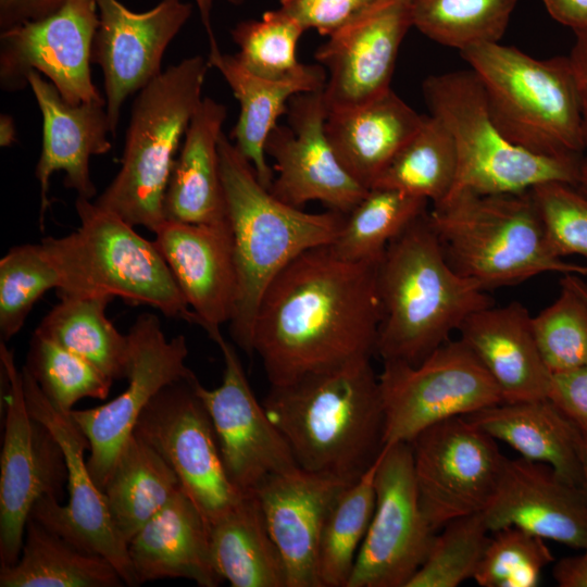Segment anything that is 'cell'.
<instances>
[{"label":"cell","instance_id":"cell-1","mask_svg":"<svg viewBox=\"0 0 587 587\" xmlns=\"http://www.w3.org/2000/svg\"><path fill=\"white\" fill-rule=\"evenodd\" d=\"M378 261H347L329 245L320 246L274 277L261 298L252 339L271 386L375 354Z\"/></svg>","mask_w":587,"mask_h":587},{"label":"cell","instance_id":"cell-2","mask_svg":"<svg viewBox=\"0 0 587 587\" xmlns=\"http://www.w3.org/2000/svg\"><path fill=\"white\" fill-rule=\"evenodd\" d=\"M262 404L304 471L351 484L384 449L385 415L371 359L271 386Z\"/></svg>","mask_w":587,"mask_h":587},{"label":"cell","instance_id":"cell-3","mask_svg":"<svg viewBox=\"0 0 587 587\" xmlns=\"http://www.w3.org/2000/svg\"><path fill=\"white\" fill-rule=\"evenodd\" d=\"M427 212L389 242L377 263L382 317L375 354L384 362L421 363L471 314L495 304L450 266Z\"/></svg>","mask_w":587,"mask_h":587},{"label":"cell","instance_id":"cell-4","mask_svg":"<svg viewBox=\"0 0 587 587\" xmlns=\"http://www.w3.org/2000/svg\"><path fill=\"white\" fill-rule=\"evenodd\" d=\"M218 155L238 280L229 333L252 355L254 320L270 283L305 250L332 245L346 214L308 213L276 198L224 133Z\"/></svg>","mask_w":587,"mask_h":587},{"label":"cell","instance_id":"cell-5","mask_svg":"<svg viewBox=\"0 0 587 587\" xmlns=\"http://www.w3.org/2000/svg\"><path fill=\"white\" fill-rule=\"evenodd\" d=\"M427 218L450 266L486 291L544 273L587 276V265L552 251L530 190L462 192L433 204Z\"/></svg>","mask_w":587,"mask_h":587},{"label":"cell","instance_id":"cell-6","mask_svg":"<svg viewBox=\"0 0 587 587\" xmlns=\"http://www.w3.org/2000/svg\"><path fill=\"white\" fill-rule=\"evenodd\" d=\"M479 77L492 120L513 145L534 154L582 159L580 105L567 57L535 59L512 46L460 51Z\"/></svg>","mask_w":587,"mask_h":587},{"label":"cell","instance_id":"cell-7","mask_svg":"<svg viewBox=\"0 0 587 587\" xmlns=\"http://www.w3.org/2000/svg\"><path fill=\"white\" fill-rule=\"evenodd\" d=\"M209 61L201 55L171 65L140 89L132 107L121 168L93 201L133 226L155 232L175 154L199 108Z\"/></svg>","mask_w":587,"mask_h":587},{"label":"cell","instance_id":"cell-8","mask_svg":"<svg viewBox=\"0 0 587 587\" xmlns=\"http://www.w3.org/2000/svg\"><path fill=\"white\" fill-rule=\"evenodd\" d=\"M75 210V232L40 242L61 278L57 294H105L197 324L154 241L90 199L77 197Z\"/></svg>","mask_w":587,"mask_h":587},{"label":"cell","instance_id":"cell-9","mask_svg":"<svg viewBox=\"0 0 587 587\" xmlns=\"http://www.w3.org/2000/svg\"><path fill=\"white\" fill-rule=\"evenodd\" d=\"M422 91L430 115L446 127L457 151L455 179L445 199L462 192H522L549 182L576 186L582 159L537 155L510 142L495 124L472 68L430 75Z\"/></svg>","mask_w":587,"mask_h":587},{"label":"cell","instance_id":"cell-10","mask_svg":"<svg viewBox=\"0 0 587 587\" xmlns=\"http://www.w3.org/2000/svg\"><path fill=\"white\" fill-rule=\"evenodd\" d=\"M384 447L410 442L441 421L503 402L492 377L461 340H448L416 365L385 361L378 375Z\"/></svg>","mask_w":587,"mask_h":587},{"label":"cell","instance_id":"cell-11","mask_svg":"<svg viewBox=\"0 0 587 587\" xmlns=\"http://www.w3.org/2000/svg\"><path fill=\"white\" fill-rule=\"evenodd\" d=\"M0 362L5 384L1 401L5 415L0 461V566H8L21 555L34 504L45 496L61 500L67 466L55 437L30 414L22 373L2 340Z\"/></svg>","mask_w":587,"mask_h":587},{"label":"cell","instance_id":"cell-12","mask_svg":"<svg viewBox=\"0 0 587 587\" xmlns=\"http://www.w3.org/2000/svg\"><path fill=\"white\" fill-rule=\"evenodd\" d=\"M197 379L193 373L162 388L134 432L173 469L209 527L246 495L225 472L212 420L195 389Z\"/></svg>","mask_w":587,"mask_h":587},{"label":"cell","instance_id":"cell-13","mask_svg":"<svg viewBox=\"0 0 587 587\" xmlns=\"http://www.w3.org/2000/svg\"><path fill=\"white\" fill-rule=\"evenodd\" d=\"M420 505L436 532L484 510L497 489L505 457L497 440L466 416L451 417L410 442Z\"/></svg>","mask_w":587,"mask_h":587},{"label":"cell","instance_id":"cell-14","mask_svg":"<svg viewBox=\"0 0 587 587\" xmlns=\"http://www.w3.org/2000/svg\"><path fill=\"white\" fill-rule=\"evenodd\" d=\"M375 490L374 513L347 587H407L436 535L420 505L409 442L384 447Z\"/></svg>","mask_w":587,"mask_h":587},{"label":"cell","instance_id":"cell-15","mask_svg":"<svg viewBox=\"0 0 587 587\" xmlns=\"http://www.w3.org/2000/svg\"><path fill=\"white\" fill-rule=\"evenodd\" d=\"M22 382L27 408L60 444L67 466L68 502L45 496L33 507L30 516L77 547L104 557L127 586H137L128 544L117 532L103 491L95 483L84 459L89 442L70 413L58 410L23 366Z\"/></svg>","mask_w":587,"mask_h":587},{"label":"cell","instance_id":"cell-16","mask_svg":"<svg viewBox=\"0 0 587 587\" xmlns=\"http://www.w3.org/2000/svg\"><path fill=\"white\" fill-rule=\"evenodd\" d=\"M128 336L132 365L126 389L105 404L70 412L89 442L87 465L101 490L143 409L162 388L193 374L186 365L185 336L166 339L155 314L138 315Z\"/></svg>","mask_w":587,"mask_h":587},{"label":"cell","instance_id":"cell-17","mask_svg":"<svg viewBox=\"0 0 587 587\" xmlns=\"http://www.w3.org/2000/svg\"><path fill=\"white\" fill-rule=\"evenodd\" d=\"M99 24L97 0H67L53 14L0 34V87L16 92L32 71L46 75L72 104L103 102L91 78V49Z\"/></svg>","mask_w":587,"mask_h":587},{"label":"cell","instance_id":"cell-18","mask_svg":"<svg viewBox=\"0 0 587 587\" xmlns=\"http://www.w3.org/2000/svg\"><path fill=\"white\" fill-rule=\"evenodd\" d=\"M323 90L299 92L287 108V125H276L265 141L276 177L268 189L295 208L320 201L328 210L348 214L366 195L341 165L326 136L328 110Z\"/></svg>","mask_w":587,"mask_h":587},{"label":"cell","instance_id":"cell-19","mask_svg":"<svg viewBox=\"0 0 587 587\" xmlns=\"http://www.w3.org/2000/svg\"><path fill=\"white\" fill-rule=\"evenodd\" d=\"M224 359L222 384L195 389L212 420L225 472L230 483L249 495L268 476L299 469L279 429L253 395L235 348L216 341Z\"/></svg>","mask_w":587,"mask_h":587},{"label":"cell","instance_id":"cell-20","mask_svg":"<svg viewBox=\"0 0 587 587\" xmlns=\"http://www.w3.org/2000/svg\"><path fill=\"white\" fill-rule=\"evenodd\" d=\"M97 4L91 62L103 73L105 110L115 136L124 101L162 73L163 54L190 17L192 5L160 0L148 11L134 12L118 0H97Z\"/></svg>","mask_w":587,"mask_h":587},{"label":"cell","instance_id":"cell-21","mask_svg":"<svg viewBox=\"0 0 587 587\" xmlns=\"http://www.w3.org/2000/svg\"><path fill=\"white\" fill-rule=\"evenodd\" d=\"M413 26L411 0H384L328 37L314 58L328 71V112L361 105L390 89L400 45Z\"/></svg>","mask_w":587,"mask_h":587},{"label":"cell","instance_id":"cell-22","mask_svg":"<svg viewBox=\"0 0 587 587\" xmlns=\"http://www.w3.org/2000/svg\"><path fill=\"white\" fill-rule=\"evenodd\" d=\"M154 243L166 261L197 325L216 342L237 296V270L228 220L217 224L164 221Z\"/></svg>","mask_w":587,"mask_h":587},{"label":"cell","instance_id":"cell-23","mask_svg":"<svg viewBox=\"0 0 587 587\" xmlns=\"http://www.w3.org/2000/svg\"><path fill=\"white\" fill-rule=\"evenodd\" d=\"M483 514L490 532L516 526L545 540L587 550V495L546 464L507 458Z\"/></svg>","mask_w":587,"mask_h":587},{"label":"cell","instance_id":"cell-24","mask_svg":"<svg viewBox=\"0 0 587 587\" xmlns=\"http://www.w3.org/2000/svg\"><path fill=\"white\" fill-rule=\"evenodd\" d=\"M346 485L299 467L266 477L252 492L284 561L287 587H320L317 554L323 524Z\"/></svg>","mask_w":587,"mask_h":587},{"label":"cell","instance_id":"cell-25","mask_svg":"<svg viewBox=\"0 0 587 587\" xmlns=\"http://www.w3.org/2000/svg\"><path fill=\"white\" fill-rule=\"evenodd\" d=\"M28 84L42 115V147L35 172L40 185L42 228L45 212L50 205V177L54 172H64L65 187L75 190L77 197L91 200L96 196L89 161L92 155L111 150V130L105 103L72 104L35 70L28 76Z\"/></svg>","mask_w":587,"mask_h":587},{"label":"cell","instance_id":"cell-26","mask_svg":"<svg viewBox=\"0 0 587 587\" xmlns=\"http://www.w3.org/2000/svg\"><path fill=\"white\" fill-rule=\"evenodd\" d=\"M532 315L519 301L488 307L461 325V340L471 349L500 389L503 402L548 398L551 372L532 328Z\"/></svg>","mask_w":587,"mask_h":587},{"label":"cell","instance_id":"cell-27","mask_svg":"<svg viewBox=\"0 0 587 587\" xmlns=\"http://www.w3.org/2000/svg\"><path fill=\"white\" fill-rule=\"evenodd\" d=\"M137 586L162 578H187L202 587L223 582L210 552L208 525L180 490L128 542Z\"/></svg>","mask_w":587,"mask_h":587},{"label":"cell","instance_id":"cell-28","mask_svg":"<svg viewBox=\"0 0 587 587\" xmlns=\"http://www.w3.org/2000/svg\"><path fill=\"white\" fill-rule=\"evenodd\" d=\"M424 120L390 88L361 105L328 112L325 132L341 165L370 189Z\"/></svg>","mask_w":587,"mask_h":587},{"label":"cell","instance_id":"cell-29","mask_svg":"<svg viewBox=\"0 0 587 587\" xmlns=\"http://www.w3.org/2000/svg\"><path fill=\"white\" fill-rule=\"evenodd\" d=\"M226 115L224 104L202 98L171 172L163 202L165 221L217 224L228 220L218 155Z\"/></svg>","mask_w":587,"mask_h":587},{"label":"cell","instance_id":"cell-30","mask_svg":"<svg viewBox=\"0 0 587 587\" xmlns=\"http://www.w3.org/2000/svg\"><path fill=\"white\" fill-rule=\"evenodd\" d=\"M466 417L521 458L546 464L562 479L580 486L582 432L550 399L501 402Z\"/></svg>","mask_w":587,"mask_h":587},{"label":"cell","instance_id":"cell-31","mask_svg":"<svg viewBox=\"0 0 587 587\" xmlns=\"http://www.w3.org/2000/svg\"><path fill=\"white\" fill-rule=\"evenodd\" d=\"M213 567L233 587H287L284 561L253 494L209 527Z\"/></svg>","mask_w":587,"mask_h":587},{"label":"cell","instance_id":"cell-32","mask_svg":"<svg viewBox=\"0 0 587 587\" xmlns=\"http://www.w3.org/2000/svg\"><path fill=\"white\" fill-rule=\"evenodd\" d=\"M180 490L173 469L136 432L121 449L102 488L112 521L127 544Z\"/></svg>","mask_w":587,"mask_h":587},{"label":"cell","instance_id":"cell-33","mask_svg":"<svg viewBox=\"0 0 587 587\" xmlns=\"http://www.w3.org/2000/svg\"><path fill=\"white\" fill-rule=\"evenodd\" d=\"M104 557L86 551L29 516L16 563L0 566V587H120Z\"/></svg>","mask_w":587,"mask_h":587},{"label":"cell","instance_id":"cell-34","mask_svg":"<svg viewBox=\"0 0 587 587\" xmlns=\"http://www.w3.org/2000/svg\"><path fill=\"white\" fill-rule=\"evenodd\" d=\"M60 302L36 333L82 357L105 376L123 379L132 365V342L105 315L114 297L105 294H57Z\"/></svg>","mask_w":587,"mask_h":587},{"label":"cell","instance_id":"cell-35","mask_svg":"<svg viewBox=\"0 0 587 587\" xmlns=\"http://www.w3.org/2000/svg\"><path fill=\"white\" fill-rule=\"evenodd\" d=\"M209 64L218 70L240 105L237 123L230 132L240 153L252 164L261 185L270 189L274 170L268 165L265 141L276 127L280 115L287 113L288 102L299 92H310L294 82H272L247 71L234 55L221 50L209 54Z\"/></svg>","mask_w":587,"mask_h":587},{"label":"cell","instance_id":"cell-36","mask_svg":"<svg viewBox=\"0 0 587 587\" xmlns=\"http://www.w3.org/2000/svg\"><path fill=\"white\" fill-rule=\"evenodd\" d=\"M304 32L282 9L265 11L260 20L241 21L232 28V39L239 48L234 57L258 77L299 83L309 91L322 90L327 80L325 68L297 59V45Z\"/></svg>","mask_w":587,"mask_h":587},{"label":"cell","instance_id":"cell-37","mask_svg":"<svg viewBox=\"0 0 587 587\" xmlns=\"http://www.w3.org/2000/svg\"><path fill=\"white\" fill-rule=\"evenodd\" d=\"M378 458L359 479L340 490L326 515L317 554L320 587L348 585L375 509Z\"/></svg>","mask_w":587,"mask_h":587},{"label":"cell","instance_id":"cell-38","mask_svg":"<svg viewBox=\"0 0 587 587\" xmlns=\"http://www.w3.org/2000/svg\"><path fill=\"white\" fill-rule=\"evenodd\" d=\"M428 200L387 187H372L346 214L330 248L347 261H378L389 242L426 213Z\"/></svg>","mask_w":587,"mask_h":587},{"label":"cell","instance_id":"cell-39","mask_svg":"<svg viewBox=\"0 0 587 587\" xmlns=\"http://www.w3.org/2000/svg\"><path fill=\"white\" fill-rule=\"evenodd\" d=\"M455 174L453 140L441 122L429 114L372 187L394 188L436 204L449 195Z\"/></svg>","mask_w":587,"mask_h":587},{"label":"cell","instance_id":"cell-40","mask_svg":"<svg viewBox=\"0 0 587 587\" xmlns=\"http://www.w3.org/2000/svg\"><path fill=\"white\" fill-rule=\"evenodd\" d=\"M517 0H411L412 24L442 46L500 42Z\"/></svg>","mask_w":587,"mask_h":587},{"label":"cell","instance_id":"cell-41","mask_svg":"<svg viewBox=\"0 0 587 587\" xmlns=\"http://www.w3.org/2000/svg\"><path fill=\"white\" fill-rule=\"evenodd\" d=\"M24 367L63 413L73 411L84 398L105 399L113 382L82 357L36 332Z\"/></svg>","mask_w":587,"mask_h":587},{"label":"cell","instance_id":"cell-42","mask_svg":"<svg viewBox=\"0 0 587 587\" xmlns=\"http://www.w3.org/2000/svg\"><path fill=\"white\" fill-rule=\"evenodd\" d=\"M407 587H457L473 578L489 544L483 512L448 522Z\"/></svg>","mask_w":587,"mask_h":587},{"label":"cell","instance_id":"cell-43","mask_svg":"<svg viewBox=\"0 0 587 587\" xmlns=\"http://www.w3.org/2000/svg\"><path fill=\"white\" fill-rule=\"evenodd\" d=\"M60 284V275L40 242L11 248L0 261L1 340L15 336L34 304Z\"/></svg>","mask_w":587,"mask_h":587},{"label":"cell","instance_id":"cell-44","mask_svg":"<svg viewBox=\"0 0 587 587\" xmlns=\"http://www.w3.org/2000/svg\"><path fill=\"white\" fill-rule=\"evenodd\" d=\"M532 328L551 374L587 364V300L565 274L560 278V295L532 317Z\"/></svg>","mask_w":587,"mask_h":587},{"label":"cell","instance_id":"cell-45","mask_svg":"<svg viewBox=\"0 0 587 587\" xmlns=\"http://www.w3.org/2000/svg\"><path fill=\"white\" fill-rule=\"evenodd\" d=\"M473 579L482 587H536L554 558L545 539L516 526L492 532Z\"/></svg>","mask_w":587,"mask_h":587},{"label":"cell","instance_id":"cell-46","mask_svg":"<svg viewBox=\"0 0 587 587\" xmlns=\"http://www.w3.org/2000/svg\"><path fill=\"white\" fill-rule=\"evenodd\" d=\"M552 251L587 258V196L576 186L549 182L530 189Z\"/></svg>","mask_w":587,"mask_h":587},{"label":"cell","instance_id":"cell-47","mask_svg":"<svg viewBox=\"0 0 587 587\" xmlns=\"http://www.w3.org/2000/svg\"><path fill=\"white\" fill-rule=\"evenodd\" d=\"M384 0H279V9L304 30L332 36L354 23Z\"/></svg>","mask_w":587,"mask_h":587},{"label":"cell","instance_id":"cell-48","mask_svg":"<svg viewBox=\"0 0 587 587\" xmlns=\"http://www.w3.org/2000/svg\"><path fill=\"white\" fill-rule=\"evenodd\" d=\"M548 399L587 434V364L552 374Z\"/></svg>","mask_w":587,"mask_h":587},{"label":"cell","instance_id":"cell-49","mask_svg":"<svg viewBox=\"0 0 587 587\" xmlns=\"http://www.w3.org/2000/svg\"><path fill=\"white\" fill-rule=\"evenodd\" d=\"M67 0H0V29L7 30L16 25L45 18Z\"/></svg>","mask_w":587,"mask_h":587},{"label":"cell","instance_id":"cell-50","mask_svg":"<svg viewBox=\"0 0 587 587\" xmlns=\"http://www.w3.org/2000/svg\"><path fill=\"white\" fill-rule=\"evenodd\" d=\"M574 34L575 41L567 58L578 95L584 143L587 151V27Z\"/></svg>","mask_w":587,"mask_h":587},{"label":"cell","instance_id":"cell-51","mask_svg":"<svg viewBox=\"0 0 587 587\" xmlns=\"http://www.w3.org/2000/svg\"><path fill=\"white\" fill-rule=\"evenodd\" d=\"M549 15L577 32L587 27V0H542Z\"/></svg>","mask_w":587,"mask_h":587},{"label":"cell","instance_id":"cell-52","mask_svg":"<svg viewBox=\"0 0 587 587\" xmlns=\"http://www.w3.org/2000/svg\"><path fill=\"white\" fill-rule=\"evenodd\" d=\"M552 576L560 587H587V550L558 561Z\"/></svg>","mask_w":587,"mask_h":587},{"label":"cell","instance_id":"cell-53","mask_svg":"<svg viewBox=\"0 0 587 587\" xmlns=\"http://www.w3.org/2000/svg\"><path fill=\"white\" fill-rule=\"evenodd\" d=\"M198 7L202 24L209 37L210 53L220 51L217 42L215 40L214 32L211 26V10L214 0H195Z\"/></svg>","mask_w":587,"mask_h":587},{"label":"cell","instance_id":"cell-54","mask_svg":"<svg viewBox=\"0 0 587 587\" xmlns=\"http://www.w3.org/2000/svg\"><path fill=\"white\" fill-rule=\"evenodd\" d=\"M16 130L12 116L1 114L0 116V146L9 147L15 141Z\"/></svg>","mask_w":587,"mask_h":587},{"label":"cell","instance_id":"cell-55","mask_svg":"<svg viewBox=\"0 0 587 587\" xmlns=\"http://www.w3.org/2000/svg\"><path fill=\"white\" fill-rule=\"evenodd\" d=\"M580 460H582L580 487L587 495V434H584V433H582Z\"/></svg>","mask_w":587,"mask_h":587},{"label":"cell","instance_id":"cell-56","mask_svg":"<svg viewBox=\"0 0 587 587\" xmlns=\"http://www.w3.org/2000/svg\"><path fill=\"white\" fill-rule=\"evenodd\" d=\"M576 187L587 196V155L580 160Z\"/></svg>","mask_w":587,"mask_h":587},{"label":"cell","instance_id":"cell-57","mask_svg":"<svg viewBox=\"0 0 587 587\" xmlns=\"http://www.w3.org/2000/svg\"><path fill=\"white\" fill-rule=\"evenodd\" d=\"M566 276L576 290L587 300V282L583 279V276L577 274H566Z\"/></svg>","mask_w":587,"mask_h":587},{"label":"cell","instance_id":"cell-58","mask_svg":"<svg viewBox=\"0 0 587 587\" xmlns=\"http://www.w3.org/2000/svg\"><path fill=\"white\" fill-rule=\"evenodd\" d=\"M227 1L230 2L232 4L240 5L245 0H227Z\"/></svg>","mask_w":587,"mask_h":587}]
</instances>
